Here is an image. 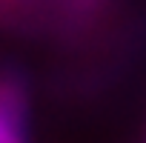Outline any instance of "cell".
Instances as JSON below:
<instances>
[{"label": "cell", "mask_w": 146, "mask_h": 143, "mask_svg": "<svg viewBox=\"0 0 146 143\" xmlns=\"http://www.w3.org/2000/svg\"><path fill=\"white\" fill-rule=\"evenodd\" d=\"M0 143H17V120L0 109Z\"/></svg>", "instance_id": "obj_1"}]
</instances>
